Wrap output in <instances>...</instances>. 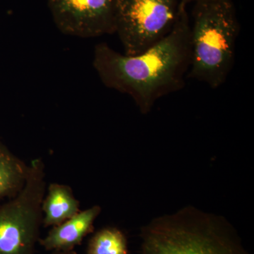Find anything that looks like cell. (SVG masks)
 <instances>
[{"mask_svg":"<svg viewBox=\"0 0 254 254\" xmlns=\"http://www.w3.org/2000/svg\"><path fill=\"white\" fill-rule=\"evenodd\" d=\"M190 24L187 6L179 4L171 31L139 54H122L107 43H98L93 65L100 81L131 97L143 115L149 113L160 98L185 86L190 65Z\"/></svg>","mask_w":254,"mask_h":254,"instance_id":"obj_1","label":"cell"},{"mask_svg":"<svg viewBox=\"0 0 254 254\" xmlns=\"http://www.w3.org/2000/svg\"><path fill=\"white\" fill-rule=\"evenodd\" d=\"M190 24V65L187 78L215 90L233 68L240 26L232 0L198 1Z\"/></svg>","mask_w":254,"mask_h":254,"instance_id":"obj_2","label":"cell"},{"mask_svg":"<svg viewBox=\"0 0 254 254\" xmlns=\"http://www.w3.org/2000/svg\"><path fill=\"white\" fill-rule=\"evenodd\" d=\"M141 240V254H249L228 222L193 208L150 222Z\"/></svg>","mask_w":254,"mask_h":254,"instance_id":"obj_3","label":"cell"},{"mask_svg":"<svg viewBox=\"0 0 254 254\" xmlns=\"http://www.w3.org/2000/svg\"><path fill=\"white\" fill-rule=\"evenodd\" d=\"M46 187L43 159H33L22 190L0 205V254H34L43 225Z\"/></svg>","mask_w":254,"mask_h":254,"instance_id":"obj_4","label":"cell"},{"mask_svg":"<svg viewBox=\"0 0 254 254\" xmlns=\"http://www.w3.org/2000/svg\"><path fill=\"white\" fill-rule=\"evenodd\" d=\"M179 0H116L115 33L125 53L139 54L168 34L174 26Z\"/></svg>","mask_w":254,"mask_h":254,"instance_id":"obj_5","label":"cell"},{"mask_svg":"<svg viewBox=\"0 0 254 254\" xmlns=\"http://www.w3.org/2000/svg\"><path fill=\"white\" fill-rule=\"evenodd\" d=\"M57 27L68 36L95 38L115 33L116 0H46Z\"/></svg>","mask_w":254,"mask_h":254,"instance_id":"obj_6","label":"cell"},{"mask_svg":"<svg viewBox=\"0 0 254 254\" xmlns=\"http://www.w3.org/2000/svg\"><path fill=\"white\" fill-rule=\"evenodd\" d=\"M101 210L98 205L80 210L66 221L52 227L44 238L40 239L39 243L50 252L74 250L93 232L94 222Z\"/></svg>","mask_w":254,"mask_h":254,"instance_id":"obj_7","label":"cell"},{"mask_svg":"<svg viewBox=\"0 0 254 254\" xmlns=\"http://www.w3.org/2000/svg\"><path fill=\"white\" fill-rule=\"evenodd\" d=\"M81 210L80 202L68 185L51 183L46 187L42 203L43 226L55 227Z\"/></svg>","mask_w":254,"mask_h":254,"instance_id":"obj_8","label":"cell"},{"mask_svg":"<svg viewBox=\"0 0 254 254\" xmlns=\"http://www.w3.org/2000/svg\"><path fill=\"white\" fill-rule=\"evenodd\" d=\"M26 165L0 142V200L14 198L26 184Z\"/></svg>","mask_w":254,"mask_h":254,"instance_id":"obj_9","label":"cell"},{"mask_svg":"<svg viewBox=\"0 0 254 254\" xmlns=\"http://www.w3.org/2000/svg\"><path fill=\"white\" fill-rule=\"evenodd\" d=\"M86 254H128L126 237L117 227L101 229L88 242Z\"/></svg>","mask_w":254,"mask_h":254,"instance_id":"obj_10","label":"cell"},{"mask_svg":"<svg viewBox=\"0 0 254 254\" xmlns=\"http://www.w3.org/2000/svg\"><path fill=\"white\" fill-rule=\"evenodd\" d=\"M210 1V0H179V4L187 6L190 2H198V1Z\"/></svg>","mask_w":254,"mask_h":254,"instance_id":"obj_11","label":"cell"},{"mask_svg":"<svg viewBox=\"0 0 254 254\" xmlns=\"http://www.w3.org/2000/svg\"><path fill=\"white\" fill-rule=\"evenodd\" d=\"M51 254H78L74 250L70 251H55L52 252Z\"/></svg>","mask_w":254,"mask_h":254,"instance_id":"obj_12","label":"cell"}]
</instances>
